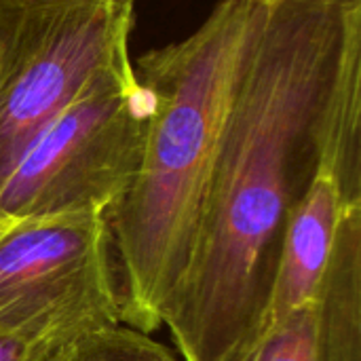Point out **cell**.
Instances as JSON below:
<instances>
[{
    "mask_svg": "<svg viewBox=\"0 0 361 361\" xmlns=\"http://www.w3.org/2000/svg\"><path fill=\"white\" fill-rule=\"evenodd\" d=\"M361 4L252 0L192 252L165 309L180 361H243L267 328L288 216L319 171Z\"/></svg>",
    "mask_w": 361,
    "mask_h": 361,
    "instance_id": "1",
    "label": "cell"
},
{
    "mask_svg": "<svg viewBox=\"0 0 361 361\" xmlns=\"http://www.w3.org/2000/svg\"><path fill=\"white\" fill-rule=\"evenodd\" d=\"M250 13L252 0H220L192 34L133 66L150 93V123L140 171L108 226L121 324L137 332L163 326L188 264Z\"/></svg>",
    "mask_w": 361,
    "mask_h": 361,
    "instance_id": "2",
    "label": "cell"
},
{
    "mask_svg": "<svg viewBox=\"0 0 361 361\" xmlns=\"http://www.w3.org/2000/svg\"><path fill=\"white\" fill-rule=\"evenodd\" d=\"M150 123V93L131 59L61 110L0 180V220L110 214L133 184Z\"/></svg>",
    "mask_w": 361,
    "mask_h": 361,
    "instance_id": "3",
    "label": "cell"
},
{
    "mask_svg": "<svg viewBox=\"0 0 361 361\" xmlns=\"http://www.w3.org/2000/svg\"><path fill=\"white\" fill-rule=\"evenodd\" d=\"M135 0H0V180L32 140L129 57Z\"/></svg>",
    "mask_w": 361,
    "mask_h": 361,
    "instance_id": "4",
    "label": "cell"
},
{
    "mask_svg": "<svg viewBox=\"0 0 361 361\" xmlns=\"http://www.w3.org/2000/svg\"><path fill=\"white\" fill-rule=\"evenodd\" d=\"M118 324L121 288L106 214L0 220V330L78 338Z\"/></svg>",
    "mask_w": 361,
    "mask_h": 361,
    "instance_id": "5",
    "label": "cell"
},
{
    "mask_svg": "<svg viewBox=\"0 0 361 361\" xmlns=\"http://www.w3.org/2000/svg\"><path fill=\"white\" fill-rule=\"evenodd\" d=\"M345 209L338 184L317 171L286 222L264 332L317 298Z\"/></svg>",
    "mask_w": 361,
    "mask_h": 361,
    "instance_id": "6",
    "label": "cell"
},
{
    "mask_svg": "<svg viewBox=\"0 0 361 361\" xmlns=\"http://www.w3.org/2000/svg\"><path fill=\"white\" fill-rule=\"evenodd\" d=\"M315 305V361H361V205L341 218Z\"/></svg>",
    "mask_w": 361,
    "mask_h": 361,
    "instance_id": "7",
    "label": "cell"
},
{
    "mask_svg": "<svg viewBox=\"0 0 361 361\" xmlns=\"http://www.w3.org/2000/svg\"><path fill=\"white\" fill-rule=\"evenodd\" d=\"M361 32L347 47L322 140L319 171L330 176L347 207L361 205Z\"/></svg>",
    "mask_w": 361,
    "mask_h": 361,
    "instance_id": "8",
    "label": "cell"
},
{
    "mask_svg": "<svg viewBox=\"0 0 361 361\" xmlns=\"http://www.w3.org/2000/svg\"><path fill=\"white\" fill-rule=\"evenodd\" d=\"M55 361H180V357L150 334L118 324L78 336Z\"/></svg>",
    "mask_w": 361,
    "mask_h": 361,
    "instance_id": "9",
    "label": "cell"
},
{
    "mask_svg": "<svg viewBox=\"0 0 361 361\" xmlns=\"http://www.w3.org/2000/svg\"><path fill=\"white\" fill-rule=\"evenodd\" d=\"M315 300L264 332L243 361H315Z\"/></svg>",
    "mask_w": 361,
    "mask_h": 361,
    "instance_id": "10",
    "label": "cell"
},
{
    "mask_svg": "<svg viewBox=\"0 0 361 361\" xmlns=\"http://www.w3.org/2000/svg\"><path fill=\"white\" fill-rule=\"evenodd\" d=\"M76 336L63 332L0 330V361H55Z\"/></svg>",
    "mask_w": 361,
    "mask_h": 361,
    "instance_id": "11",
    "label": "cell"
},
{
    "mask_svg": "<svg viewBox=\"0 0 361 361\" xmlns=\"http://www.w3.org/2000/svg\"><path fill=\"white\" fill-rule=\"evenodd\" d=\"M336 2H345V4H361V0H336Z\"/></svg>",
    "mask_w": 361,
    "mask_h": 361,
    "instance_id": "12",
    "label": "cell"
}]
</instances>
